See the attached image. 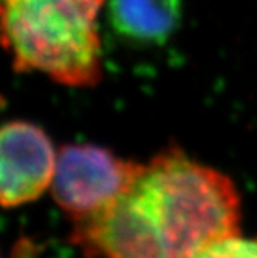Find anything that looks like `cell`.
Wrapping results in <instances>:
<instances>
[{
  "instance_id": "3957f363",
  "label": "cell",
  "mask_w": 257,
  "mask_h": 258,
  "mask_svg": "<svg viewBox=\"0 0 257 258\" xmlns=\"http://www.w3.org/2000/svg\"><path fill=\"white\" fill-rule=\"evenodd\" d=\"M144 167L98 146H65L56 158L53 198L73 221L88 218L124 195Z\"/></svg>"
},
{
  "instance_id": "8992f818",
  "label": "cell",
  "mask_w": 257,
  "mask_h": 258,
  "mask_svg": "<svg viewBox=\"0 0 257 258\" xmlns=\"http://www.w3.org/2000/svg\"><path fill=\"white\" fill-rule=\"evenodd\" d=\"M200 258H257V240L231 237L213 244Z\"/></svg>"
},
{
  "instance_id": "277c9868",
  "label": "cell",
  "mask_w": 257,
  "mask_h": 258,
  "mask_svg": "<svg viewBox=\"0 0 257 258\" xmlns=\"http://www.w3.org/2000/svg\"><path fill=\"white\" fill-rule=\"evenodd\" d=\"M0 200L16 207L37 200L53 182L56 158L46 133L25 121L7 122L0 135Z\"/></svg>"
},
{
  "instance_id": "6da1fadb",
  "label": "cell",
  "mask_w": 257,
  "mask_h": 258,
  "mask_svg": "<svg viewBox=\"0 0 257 258\" xmlns=\"http://www.w3.org/2000/svg\"><path fill=\"white\" fill-rule=\"evenodd\" d=\"M127 197L160 258H200L213 244L239 235L234 182L178 149L157 155Z\"/></svg>"
},
{
  "instance_id": "5b68a950",
  "label": "cell",
  "mask_w": 257,
  "mask_h": 258,
  "mask_svg": "<svg viewBox=\"0 0 257 258\" xmlns=\"http://www.w3.org/2000/svg\"><path fill=\"white\" fill-rule=\"evenodd\" d=\"M183 14L181 0H110L109 22L126 42L141 46L169 40Z\"/></svg>"
},
{
  "instance_id": "7a4b0ae2",
  "label": "cell",
  "mask_w": 257,
  "mask_h": 258,
  "mask_svg": "<svg viewBox=\"0 0 257 258\" xmlns=\"http://www.w3.org/2000/svg\"><path fill=\"white\" fill-rule=\"evenodd\" d=\"M106 0H0L2 42L16 73H42L65 87L102 79L98 17Z\"/></svg>"
}]
</instances>
